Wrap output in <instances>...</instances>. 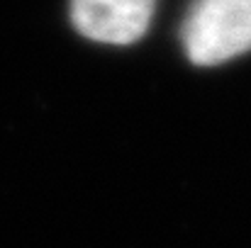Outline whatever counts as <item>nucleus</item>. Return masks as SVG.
Masks as SVG:
<instances>
[{
  "label": "nucleus",
  "mask_w": 251,
  "mask_h": 248,
  "mask_svg": "<svg viewBox=\"0 0 251 248\" xmlns=\"http://www.w3.org/2000/svg\"><path fill=\"white\" fill-rule=\"evenodd\" d=\"M180 42L198 66H217L251 51V0H193Z\"/></svg>",
  "instance_id": "1"
},
{
  "label": "nucleus",
  "mask_w": 251,
  "mask_h": 248,
  "mask_svg": "<svg viewBox=\"0 0 251 248\" xmlns=\"http://www.w3.org/2000/svg\"><path fill=\"white\" fill-rule=\"evenodd\" d=\"M156 0H71L76 29L102 44H132L151 24Z\"/></svg>",
  "instance_id": "2"
}]
</instances>
